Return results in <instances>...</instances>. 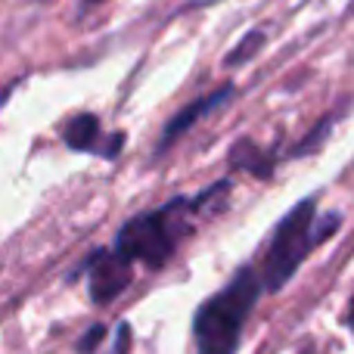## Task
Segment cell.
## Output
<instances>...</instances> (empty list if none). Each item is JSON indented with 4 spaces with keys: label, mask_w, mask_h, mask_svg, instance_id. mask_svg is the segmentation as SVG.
Returning <instances> with one entry per match:
<instances>
[{
    "label": "cell",
    "mask_w": 354,
    "mask_h": 354,
    "mask_svg": "<svg viewBox=\"0 0 354 354\" xmlns=\"http://www.w3.org/2000/svg\"><path fill=\"white\" fill-rule=\"evenodd\" d=\"M131 348V326L128 324H118V339H115V348L109 354H128Z\"/></svg>",
    "instance_id": "11"
},
{
    "label": "cell",
    "mask_w": 354,
    "mask_h": 354,
    "mask_svg": "<svg viewBox=\"0 0 354 354\" xmlns=\"http://www.w3.org/2000/svg\"><path fill=\"white\" fill-rule=\"evenodd\" d=\"M345 324H348V330L354 333V295H351V301H348V314H345Z\"/></svg>",
    "instance_id": "12"
},
{
    "label": "cell",
    "mask_w": 354,
    "mask_h": 354,
    "mask_svg": "<svg viewBox=\"0 0 354 354\" xmlns=\"http://www.w3.org/2000/svg\"><path fill=\"white\" fill-rule=\"evenodd\" d=\"M97 3H106V0H84V6H97Z\"/></svg>",
    "instance_id": "13"
},
{
    "label": "cell",
    "mask_w": 354,
    "mask_h": 354,
    "mask_svg": "<svg viewBox=\"0 0 354 354\" xmlns=\"http://www.w3.org/2000/svg\"><path fill=\"white\" fill-rule=\"evenodd\" d=\"M264 44V31H249V35L243 37V41L236 44V47L230 50V53H227V66H239V62H249L252 56L258 53V47H261Z\"/></svg>",
    "instance_id": "8"
},
{
    "label": "cell",
    "mask_w": 354,
    "mask_h": 354,
    "mask_svg": "<svg viewBox=\"0 0 354 354\" xmlns=\"http://www.w3.org/2000/svg\"><path fill=\"white\" fill-rule=\"evenodd\" d=\"M189 199H174L168 205L156 208V212L137 214L118 230L115 249L128 255L131 261H143L149 268H162L168 258L174 255L180 236L187 233V221L183 214L189 212Z\"/></svg>",
    "instance_id": "2"
},
{
    "label": "cell",
    "mask_w": 354,
    "mask_h": 354,
    "mask_svg": "<svg viewBox=\"0 0 354 354\" xmlns=\"http://www.w3.org/2000/svg\"><path fill=\"white\" fill-rule=\"evenodd\" d=\"M264 289V280L252 268H239L233 280L202 301V308L193 317V339L196 354H236L243 324L252 314L258 295Z\"/></svg>",
    "instance_id": "1"
},
{
    "label": "cell",
    "mask_w": 354,
    "mask_h": 354,
    "mask_svg": "<svg viewBox=\"0 0 354 354\" xmlns=\"http://www.w3.org/2000/svg\"><path fill=\"white\" fill-rule=\"evenodd\" d=\"M326 131H330V118H324V122H320L317 128L311 131V137H308V140H301V143H299V149H295V156H301V153H311V149L317 147L320 140H324V134H326Z\"/></svg>",
    "instance_id": "10"
},
{
    "label": "cell",
    "mask_w": 354,
    "mask_h": 354,
    "mask_svg": "<svg viewBox=\"0 0 354 354\" xmlns=\"http://www.w3.org/2000/svg\"><path fill=\"white\" fill-rule=\"evenodd\" d=\"M314 214H317V202L305 199L277 224L274 239H270V245H268V258H264V270H261L264 289H270V292L283 289L292 280L295 270L301 268L308 252H311L314 245H320L317 230H314V224H317Z\"/></svg>",
    "instance_id": "3"
},
{
    "label": "cell",
    "mask_w": 354,
    "mask_h": 354,
    "mask_svg": "<svg viewBox=\"0 0 354 354\" xmlns=\"http://www.w3.org/2000/svg\"><path fill=\"white\" fill-rule=\"evenodd\" d=\"M66 143L75 149V153H93L100 147V118L91 115V112H81L68 122L66 128Z\"/></svg>",
    "instance_id": "6"
},
{
    "label": "cell",
    "mask_w": 354,
    "mask_h": 354,
    "mask_svg": "<svg viewBox=\"0 0 354 354\" xmlns=\"http://www.w3.org/2000/svg\"><path fill=\"white\" fill-rule=\"evenodd\" d=\"M230 165L233 168H243V171H249V174H255V177H270V171H274V159H270L268 153H261V149H258L252 140L233 143Z\"/></svg>",
    "instance_id": "7"
},
{
    "label": "cell",
    "mask_w": 354,
    "mask_h": 354,
    "mask_svg": "<svg viewBox=\"0 0 354 354\" xmlns=\"http://www.w3.org/2000/svg\"><path fill=\"white\" fill-rule=\"evenodd\" d=\"M131 258L122 255L118 249H100L87 258V268H91V299L97 305H109L112 299L128 289L131 283Z\"/></svg>",
    "instance_id": "4"
},
{
    "label": "cell",
    "mask_w": 354,
    "mask_h": 354,
    "mask_svg": "<svg viewBox=\"0 0 354 354\" xmlns=\"http://www.w3.org/2000/svg\"><path fill=\"white\" fill-rule=\"evenodd\" d=\"M103 339H106V326L103 324H93V326H87V330H84V336L78 339V345H75V348H78V354H93L100 345H103Z\"/></svg>",
    "instance_id": "9"
},
{
    "label": "cell",
    "mask_w": 354,
    "mask_h": 354,
    "mask_svg": "<svg viewBox=\"0 0 354 354\" xmlns=\"http://www.w3.org/2000/svg\"><path fill=\"white\" fill-rule=\"evenodd\" d=\"M230 93H233V84H224L221 91H214V93H208V97H202V100H196V103H189V106H183L180 112L171 118V122L165 124V134H162V140H159V153H165L168 147L177 140L180 134H187L189 128H193L196 122H199L205 112H212V109H218L221 103H227L230 100Z\"/></svg>",
    "instance_id": "5"
}]
</instances>
